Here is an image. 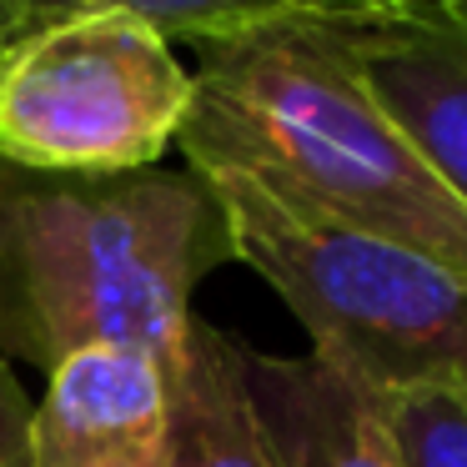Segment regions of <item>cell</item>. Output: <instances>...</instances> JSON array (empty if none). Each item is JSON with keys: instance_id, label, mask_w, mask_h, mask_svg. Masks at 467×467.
Listing matches in <instances>:
<instances>
[{"instance_id": "6da1fadb", "label": "cell", "mask_w": 467, "mask_h": 467, "mask_svg": "<svg viewBox=\"0 0 467 467\" xmlns=\"http://www.w3.org/2000/svg\"><path fill=\"white\" fill-rule=\"evenodd\" d=\"M236 262L202 176L41 171L0 156V357L51 372L86 347L182 357L192 296Z\"/></svg>"}, {"instance_id": "7a4b0ae2", "label": "cell", "mask_w": 467, "mask_h": 467, "mask_svg": "<svg viewBox=\"0 0 467 467\" xmlns=\"http://www.w3.org/2000/svg\"><path fill=\"white\" fill-rule=\"evenodd\" d=\"M186 166H232L262 186L467 276V206L422 166L372 96L296 16L192 41Z\"/></svg>"}, {"instance_id": "3957f363", "label": "cell", "mask_w": 467, "mask_h": 467, "mask_svg": "<svg viewBox=\"0 0 467 467\" xmlns=\"http://www.w3.org/2000/svg\"><path fill=\"white\" fill-rule=\"evenodd\" d=\"M216 192L246 262L306 327V352L352 367L367 387H467V276L397 242L312 212L232 166H192Z\"/></svg>"}, {"instance_id": "277c9868", "label": "cell", "mask_w": 467, "mask_h": 467, "mask_svg": "<svg viewBox=\"0 0 467 467\" xmlns=\"http://www.w3.org/2000/svg\"><path fill=\"white\" fill-rule=\"evenodd\" d=\"M192 111V66L126 11L66 16L0 56V156L41 171L161 166Z\"/></svg>"}, {"instance_id": "5b68a950", "label": "cell", "mask_w": 467, "mask_h": 467, "mask_svg": "<svg viewBox=\"0 0 467 467\" xmlns=\"http://www.w3.org/2000/svg\"><path fill=\"white\" fill-rule=\"evenodd\" d=\"M286 16L467 206V0H352Z\"/></svg>"}, {"instance_id": "8992f818", "label": "cell", "mask_w": 467, "mask_h": 467, "mask_svg": "<svg viewBox=\"0 0 467 467\" xmlns=\"http://www.w3.org/2000/svg\"><path fill=\"white\" fill-rule=\"evenodd\" d=\"M26 467H166V377L151 352L86 347L46 372Z\"/></svg>"}, {"instance_id": "52a82bcc", "label": "cell", "mask_w": 467, "mask_h": 467, "mask_svg": "<svg viewBox=\"0 0 467 467\" xmlns=\"http://www.w3.org/2000/svg\"><path fill=\"white\" fill-rule=\"evenodd\" d=\"M242 382L252 402L262 467H402L377 397L332 357H276L242 342Z\"/></svg>"}, {"instance_id": "ba28073f", "label": "cell", "mask_w": 467, "mask_h": 467, "mask_svg": "<svg viewBox=\"0 0 467 467\" xmlns=\"http://www.w3.org/2000/svg\"><path fill=\"white\" fill-rule=\"evenodd\" d=\"M166 377V467H262L242 382V337L192 317Z\"/></svg>"}, {"instance_id": "9c48e42d", "label": "cell", "mask_w": 467, "mask_h": 467, "mask_svg": "<svg viewBox=\"0 0 467 467\" xmlns=\"http://www.w3.org/2000/svg\"><path fill=\"white\" fill-rule=\"evenodd\" d=\"M402 467H467V387L407 382L372 387Z\"/></svg>"}, {"instance_id": "30bf717a", "label": "cell", "mask_w": 467, "mask_h": 467, "mask_svg": "<svg viewBox=\"0 0 467 467\" xmlns=\"http://www.w3.org/2000/svg\"><path fill=\"white\" fill-rule=\"evenodd\" d=\"M5 11L16 16L21 36L41 31L51 21H66V16H91V11H126L151 21L166 41H206L216 31H232V26L262 21V16H276L282 0H0Z\"/></svg>"}, {"instance_id": "8fae6325", "label": "cell", "mask_w": 467, "mask_h": 467, "mask_svg": "<svg viewBox=\"0 0 467 467\" xmlns=\"http://www.w3.org/2000/svg\"><path fill=\"white\" fill-rule=\"evenodd\" d=\"M31 407L21 377L0 357V467H26L31 457Z\"/></svg>"}, {"instance_id": "7c38bea8", "label": "cell", "mask_w": 467, "mask_h": 467, "mask_svg": "<svg viewBox=\"0 0 467 467\" xmlns=\"http://www.w3.org/2000/svg\"><path fill=\"white\" fill-rule=\"evenodd\" d=\"M16 41H21V26H16V16L5 11V5H0V56L11 51Z\"/></svg>"}, {"instance_id": "4fadbf2b", "label": "cell", "mask_w": 467, "mask_h": 467, "mask_svg": "<svg viewBox=\"0 0 467 467\" xmlns=\"http://www.w3.org/2000/svg\"><path fill=\"white\" fill-rule=\"evenodd\" d=\"M317 5H352V0H282V11H317Z\"/></svg>"}]
</instances>
